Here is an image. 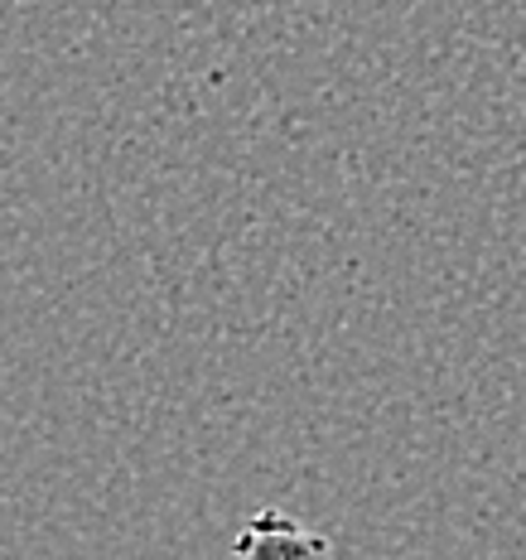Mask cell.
Segmentation results:
<instances>
[{
  "instance_id": "obj_1",
  "label": "cell",
  "mask_w": 526,
  "mask_h": 560,
  "mask_svg": "<svg viewBox=\"0 0 526 560\" xmlns=\"http://www.w3.org/2000/svg\"><path fill=\"white\" fill-rule=\"evenodd\" d=\"M232 556L237 560H329L334 541L324 532L305 527L300 517L280 508H261L247 517V527L232 536Z\"/></svg>"
}]
</instances>
